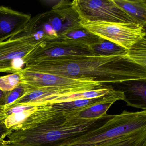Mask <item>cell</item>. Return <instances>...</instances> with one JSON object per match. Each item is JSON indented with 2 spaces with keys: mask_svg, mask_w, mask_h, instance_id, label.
I'll list each match as a JSON object with an SVG mask.
<instances>
[{
  "mask_svg": "<svg viewBox=\"0 0 146 146\" xmlns=\"http://www.w3.org/2000/svg\"><path fill=\"white\" fill-rule=\"evenodd\" d=\"M90 52L98 55L114 56L125 54L127 52V50L115 43L103 40L100 43L93 46Z\"/></svg>",
  "mask_w": 146,
  "mask_h": 146,
  "instance_id": "cell-20",
  "label": "cell"
},
{
  "mask_svg": "<svg viewBox=\"0 0 146 146\" xmlns=\"http://www.w3.org/2000/svg\"><path fill=\"white\" fill-rule=\"evenodd\" d=\"M90 53H93L73 48L54 46L46 40L40 46L28 55L25 60L24 64L26 65L44 59Z\"/></svg>",
  "mask_w": 146,
  "mask_h": 146,
  "instance_id": "cell-11",
  "label": "cell"
},
{
  "mask_svg": "<svg viewBox=\"0 0 146 146\" xmlns=\"http://www.w3.org/2000/svg\"><path fill=\"white\" fill-rule=\"evenodd\" d=\"M18 72L21 83L23 84L25 88V94L42 88L103 84L101 82L90 79H75L47 73L33 72L26 70L24 68Z\"/></svg>",
  "mask_w": 146,
  "mask_h": 146,
  "instance_id": "cell-7",
  "label": "cell"
},
{
  "mask_svg": "<svg viewBox=\"0 0 146 146\" xmlns=\"http://www.w3.org/2000/svg\"><path fill=\"white\" fill-rule=\"evenodd\" d=\"M76 111L57 112L27 129L12 131L7 142L12 146H58L99 128L113 117L108 114L96 119H83L76 116Z\"/></svg>",
  "mask_w": 146,
  "mask_h": 146,
  "instance_id": "cell-2",
  "label": "cell"
},
{
  "mask_svg": "<svg viewBox=\"0 0 146 146\" xmlns=\"http://www.w3.org/2000/svg\"><path fill=\"white\" fill-rule=\"evenodd\" d=\"M38 106L19 105L4 109V124L12 131L17 130L25 120L37 110Z\"/></svg>",
  "mask_w": 146,
  "mask_h": 146,
  "instance_id": "cell-13",
  "label": "cell"
},
{
  "mask_svg": "<svg viewBox=\"0 0 146 146\" xmlns=\"http://www.w3.org/2000/svg\"><path fill=\"white\" fill-rule=\"evenodd\" d=\"M103 40L79 26L66 31L58 35L57 37L47 40L54 46L73 48L90 52V48L93 46Z\"/></svg>",
  "mask_w": 146,
  "mask_h": 146,
  "instance_id": "cell-9",
  "label": "cell"
},
{
  "mask_svg": "<svg viewBox=\"0 0 146 146\" xmlns=\"http://www.w3.org/2000/svg\"><path fill=\"white\" fill-rule=\"evenodd\" d=\"M141 146H146V142L144 143Z\"/></svg>",
  "mask_w": 146,
  "mask_h": 146,
  "instance_id": "cell-26",
  "label": "cell"
},
{
  "mask_svg": "<svg viewBox=\"0 0 146 146\" xmlns=\"http://www.w3.org/2000/svg\"><path fill=\"white\" fill-rule=\"evenodd\" d=\"M71 7L78 17L89 21L141 25L113 0H75Z\"/></svg>",
  "mask_w": 146,
  "mask_h": 146,
  "instance_id": "cell-6",
  "label": "cell"
},
{
  "mask_svg": "<svg viewBox=\"0 0 146 146\" xmlns=\"http://www.w3.org/2000/svg\"><path fill=\"white\" fill-rule=\"evenodd\" d=\"M117 99L107 100L98 102L92 106L79 110H77L76 115L79 118L83 119H96L107 116V111Z\"/></svg>",
  "mask_w": 146,
  "mask_h": 146,
  "instance_id": "cell-16",
  "label": "cell"
},
{
  "mask_svg": "<svg viewBox=\"0 0 146 146\" xmlns=\"http://www.w3.org/2000/svg\"><path fill=\"white\" fill-rule=\"evenodd\" d=\"M5 117L2 115H0V141H4L7 135L12 132L11 130L8 129L4 124Z\"/></svg>",
  "mask_w": 146,
  "mask_h": 146,
  "instance_id": "cell-23",
  "label": "cell"
},
{
  "mask_svg": "<svg viewBox=\"0 0 146 146\" xmlns=\"http://www.w3.org/2000/svg\"><path fill=\"white\" fill-rule=\"evenodd\" d=\"M31 19L30 15L0 6V42L18 34Z\"/></svg>",
  "mask_w": 146,
  "mask_h": 146,
  "instance_id": "cell-10",
  "label": "cell"
},
{
  "mask_svg": "<svg viewBox=\"0 0 146 146\" xmlns=\"http://www.w3.org/2000/svg\"><path fill=\"white\" fill-rule=\"evenodd\" d=\"M8 92H5L0 90V112H1L4 110V103L5 100Z\"/></svg>",
  "mask_w": 146,
  "mask_h": 146,
  "instance_id": "cell-24",
  "label": "cell"
},
{
  "mask_svg": "<svg viewBox=\"0 0 146 146\" xmlns=\"http://www.w3.org/2000/svg\"><path fill=\"white\" fill-rule=\"evenodd\" d=\"M115 90L113 88L109 87H105L98 89L89 91H84L75 94L60 96L55 98L52 103L58 102H65L72 101L81 99H93L106 95L113 92Z\"/></svg>",
  "mask_w": 146,
  "mask_h": 146,
  "instance_id": "cell-18",
  "label": "cell"
},
{
  "mask_svg": "<svg viewBox=\"0 0 146 146\" xmlns=\"http://www.w3.org/2000/svg\"><path fill=\"white\" fill-rule=\"evenodd\" d=\"M41 16L40 14L32 18L18 34L0 42V72L19 71L23 69L22 66L28 55L51 39L45 34L38 35L35 31Z\"/></svg>",
  "mask_w": 146,
  "mask_h": 146,
  "instance_id": "cell-3",
  "label": "cell"
},
{
  "mask_svg": "<svg viewBox=\"0 0 146 146\" xmlns=\"http://www.w3.org/2000/svg\"><path fill=\"white\" fill-rule=\"evenodd\" d=\"M103 84H93L70 87L45 88L38 89L25 94L23 96L5 108L19 105H33L39 106L52 103L60 96L104 88Z\"/></svg>",
  "mask_w": 146,
  "mask_h": 146,
  "instance_id": "cell-8",
  "label": "cell"
},
{
  "mask_svg": "<svg viewBox=\"0 0 146 146\" xmlns=\"http://www.w3.org/2000/svg\"><path fill=\"white\" fill-rule=\"evenodd\" d=\"M0 146H12L10 144H8L6 140L0 141Z\"/></svg>",
  "mask_w": 146,
  "mask_h": 146,
  "instance_id": "cell-25",
  "label": "cell"
},
{
  "mask_svg": "<svg viewBox=\"0 0 146 146\" xmlns=\"http://www.w3.org/2000/svg\"><path fill=\"white\" fill-rule=\"evenodd\" d=\"M146 129V111L113 115L99 128L65 141L58 146H97L110 139Z\"/></svg>",
  "mask_w": 146,
  "mask_h": 146,
  "instance_id": "cell-4",
  "label": "cell"
},
{
  "mask_svg": "<svg viewBox=\"0 0 146 146\" xmlns=\"http://www.w3.org/2000/svg\"><path fill=\"white\" fill-rule=\"evenodd\" d=\"M124 94L123 100L127 106L146 111V85L144 82L137 83L129 86Z\"/></svg>",
  "mask_w": 146,
  "mask_h": 146,
  "instance_id": "cell-15",
  "label": "cell"
},
{
  "mask_svg": "<svg viewBox=\"0 0 146 146\" xmlns=\"http://www.w3.org/2000/svg\"><path fill=\"white\" fill-rule=\"evenodd\" d=\"M126 59L130 63L146 69V38L127 50Z\"/></svg>",
  "mask_w": 146,
  "mask_h": 146,
  "instance_id": "cell-19",
  "label": "cell"
},
{
  "mask_svg": "<svg viewBox=\"0 0 146 146\" xmlns=\"http://www.w3.org/2000/svg\"><path fill=\"white\" fill-rule=\"evenodd\" d=\"M116 5L129 15L136 19L140 24L146 23V1L145 0H113Z\"/></svg>",
  "mask_w": 146,
  "mask_h": 146,
  "instance_id": "cell-14",
  "label": "cell"
},
{
  "mask_svg": "<svg viewBox=\"0 0 146 146\" xmlns=\"http://www.w3.org/2000/svg\"><path fill=\"white\" fill-rule=\"evenodd\" d=\"M146 142V129L110 139L97 146H141Z\"/></svg>",
  "mask_w": 146,
  "mask_h": 146,
  "instance_id": "cell-17",
  "label": "cell"
},
{
  "mask_svg": "<svg viewBox=\"0 0 146 146\" xmlns=\"http://www.w3.org/2000/svg\"><path fill=\"white\" fill-rule=\"evenodd\" d=\"M25 94V88L23 84L20 83L15 88L8 92L4 103L5 108L12 104Z\"/></svg>",
  "mask_w": 146,
  "mask_h": 146,
  "instance_id": "cell-22",
  "label": "cell"
},
{
  "mask_svg": "<svg viewBox=\"0 0 146 146\" xmlns=\"http://www.w3.org/2000/svg\"><path fill=\"white\" fill-rule=\"evenodd\" d=\"M126 54L103 56L90 53L49 58L27 64L24 69L103 84L145 81L146 69L129 62Z\"/></svg>",
  "mask_w": 146,
  "mask_h": 146,
  "instance_id": "cell-1",
  "label": "cell"
},
{
  "mask_svg": "<svg viewBox=\"0 0 146 146\" xmlns=\"http://www.w3.org/2000/svg\"><path fill=\"white\" fill-rule=\"evenodd\" d=\"M80 26L100 38L126 50L145 38V26L136 24L90 21L78 17Z\"/></svg>",
  "mask_w": 146,
  "mask_h": 146,
  "instance_id": "cell-5",
  "label": "cell"
},
{
  "mask_svg": "<svg viewBox=\"0 0 146 146\" xmlns=\"http://www.w3.org/2000/svg\"><path fill=\"white\" fill-rule=\"evenodd\" d=\"M124 94L121 90H114L106 95L93 99H81L72 101L46 104L49 109L54 112H68L79 110L98 102L107 100L117 99L123 100Z\"/></svg>",
  "mask_w": 146,
  "mask_h": 146,
  "instance_id": "cell-12",
  "label": "cell"
},
{
  "mask_svg": "<svg viewBox=\"0 0 146 146\" xmlns=\"http://www.w3.org/2000/svg\"><path fill=\"white\" fill-rule=\"evenodd\" d=\"M20 83V76L18 72L0 77V90L9 92L15 88Z\"/></svg>",
  "mask_w": 146,
  "mask_h": 146,
  "instance_id": "cell-21",
  "label": "cell"
}]
</instances>
